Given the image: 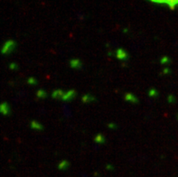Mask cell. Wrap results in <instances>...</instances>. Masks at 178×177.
<instances>
[{
	"label": "cell",
	"mask_w": 178,
	"mask_h": 177,
	"mask_svg": "<svg viewBox=\"0 0 178 177\" xmlns=\"http://www.w3.org/2000/svg\"><path fill=\"white\" fill-rule=\"evenodd\" d=\"M52 97L57 100H63L64 101H71L76 97V91L73 90L63 91L62 90H56L53 91Z\"/></svg>",
	"instance_id": "cell-1"
},
{
	"label": "cell",
	"mask_w": 178,
	"mask_h": 177,
	"mask_svg": "<svg viewBox=\"0 0 178 177\" xmlns=\"http://www.w3.org/2000/svg\"><path fill=\"white\" fill-rule=\"evenodd\" d=\"M16 46H17V44L14 40H7L3 44V46L1 48V53L5 54V55H8L16 49Z\"/></svg>",
	"instance_id": "cell-2"
},
{
	"label": "cell",
	"mask_w": 178,
	"mask_h": 177,
	"mask_svg": "<svg viewBox=\"0 0 178 177\" xmlns=\"http://www.w3.org/2000/svg\"><path fill=\"white\" fill-rule=\"evenodd\" d=\"M0 113L4 116H9L11 114L10 105L6 101L0 103Z\"/></svg>",
	"instance_id": "cell-3"
},
{
	"label": "cell",
	"mask_w": 178,
	"mask_h": 177,
	"mask_svg": "<svg viewBox=\"0 0 178 177\" xmlns=\"http://www.w3.org/2000/svg\"><path fill=\"white\" fill-rule=\"evenodd\" d=\"M71 66L73 68V69H80V68H82V62L80 61V60H78V59H76V60H72L71 62Z\"/></svg>",
	"instance_id": "cell-4"
},
{
	"label": "cell",
	"mask_w": 178,
	"mask_h": 177,
	"mask_svg": "<svg viewBox=\"0 0 178 177\" xmlns=\"http://www.w3.org/2000/svg\"><path fill=\"white\" fill-rule=\"evenodd\" d=\"M125 99L127 100V101H129V102H132V103H136L138 101V100H137L136 96L130 93L127 94L125 96Z\"/></svg>",
	"instance_id": "cell-5"
},
{
	"label": "cell",
	"mask_w": 178,
	"mask_h": 177,
	"mask_svg": "<svg viewBox=\"0 0 178 177\" xmlns=\"http://www.w3.org/2000/svg\"><path fill=\"white\" fill-rule=\"evenodd\" d=\"M127 56V53L124 50L120 49V50H118L117 51V57L120 60H126Z\"/></svg>",
	"instance_id": "cell-6"
},
{
	"label": "cell",
	"mask_w": 178,
	"mask_h": 177,
	"mask_svg": "<svg viewBox=\"0 0 178 177\" xmlns=\"http://www.w3.org/2000/svg\"><path fill=\"white\" fill-rule=\"evenodd\" d=\"M31 127L34 130H42V128H43V126L37 121H32Z\"/></svg>",
	"instance_id": "cell-7"
},
{
	"label": "cell",
	"mask_w": 178,
	"mask_h": 177,
	"mask_svg": "<svg viewBox=\"0 0 178 177\" xmlns=\"http://www.w3.org/2000/svg\"><path fill=\"white\" fill-rule=\"evenodd\" d=\"M82 100H83L84 102H91V101H94L95 98L92 95L87 94V95H85L83 98H82Z\"/></svg>",
	"instance_id": "cell-8"
},
{
	"label": "cell",
	"mask_w": 178,
	"mask_h": 177,
	"mask_svg": "<svg viewBox=\"0 0 178 177\" xmlns=\"http://www.w3.org/2000/svg\"><path fill=\"white\" fill-rule=\"evenodd\" d=\"M68 166H69V162H68V161H66V160H63V161H62V162L60 163V165H59V168H60V169H62V170L68 168Z\"/></svg>",
	"instance_id": "cell-9"
},
{
	"label": "cell",
	"mask_w": 178,
	"mask_h": 177,
	"mask_svg": "<svg viewBox=\"0 0 178 177\" xmlns=\"http://www.w3.org/2000/svg\"><path fill=\"white\" fill-rule=\"evenodd\" d=\"M63 114L66 117H69L71 116V111H70V108H68L67 106L63 107Z\"/></svg>",
	"instance_id": "cell-10"
},
{
	"label": "cell",
	"mask_w": 178,
	"mask_h": 177,
	"mask_svg": "<svg viewBox=\"0 0 178 177\" xmlns=\"http://www.w3.org/2000/svg\"><path fill=\"white\" fill-rule=\"evenodd\" d=\"M37 97L38 98H40V99H43V98H45L46 96H47V93L44 91H42V90H40V91H37Z\"/></svg>",
	"instance_id": "cell-11"
},
{
	"label": "cell",
	"mask_w": 178,
	"mask_h": 177,
	"mask_svg": "<svg viewBox=\"0 0 178 177\" xmlns=\"http://www.w3.org/2000/svg\"><path fill=\"white\" fill-rule=\"evenodd\" d=\"M96 142H98L99 144H103L105 142V138H104V136L103 135H99L97 137H96Z\"/></svg>",
	"instance_id": "cell-12"
},
{
	"label": "cell",
	"mask_w": 178,
	"mask_h": 177,
	"mask_svg": "<svg viewBox=\"0 0 178 177\" xmlns=\"http://www.w3.org/2000/svg\"><path fill=\"white\" fill-rule=\"evenodd\" d=\"M9 68H10L11 70H17L18 69V65L16 63H12L9 64Z\"/></svg>",
	"instance_id": "cell-13"
},
{
	"label": "cell",
	"mask_w": 178,
	"mask_h": 177,
	"mask_svg": "<svg viewBox=\"0 0 178 177\" xmlns=\"http://www.w3.org/2000/svg\"><path fill=\"white\" fill-rule=\"evenodd\" d=\"M28 83L29 84H36V81H35V79H33V78H30L29 80H28Z\"/></svg>",
	"instance_id": "cell-14"
}]
</instances>
